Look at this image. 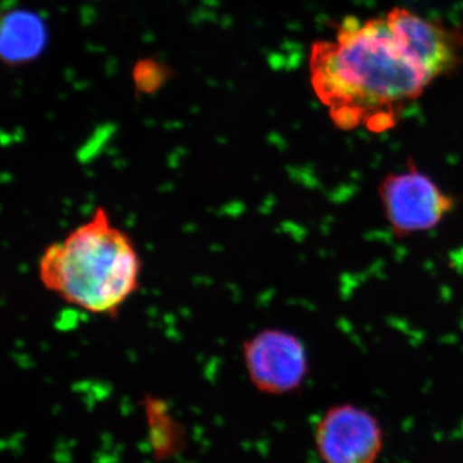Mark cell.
<instances>
[{"label":"cell","mask_w":463,"mask_h":463,"mask_svg":"<svg viewBox=\"0 0 463 463\" xmlns=\"http://www.w3.org/2000/svg\"><path fill=\"white\" fill-rule=\"evenodd\" d=\"M39 279L69 306L115 317L141 283L142 259L130 234L105 207L43 251Z\"/></svg>","instance_id":"obj_2"},{"label":"cell","mask_w":463,"mask_h":463,"mask_svg":"<svg viewBox=\"0 0 463 463\" xmlns=\"http://www.w3.org/2000/svg\"><path fill=\"white\" fill-rule=\"evenodd\" d=\"M5 25H7L5 26V35H8V39H3V53L8 56L11 63L30 60L42 50L44 30L41 21L33 14L24 12L9 14Z\"/></svg>","instance_id":"obj_7"},{"label":"cell","mask_w":463,"mask_h":463,"mask_svg":"<svg viewBox=\"0 0 463 463\" xmlns=\"http://www.w3.org/2000/svg\"><path fill=\"white\" fill-rule=\"evenodd\" d=\"M313 440L321 463H379L385 431L379 417L367 408L339 403L317 420Z\"/></svg>","instance_id":"obj_4"},{"label":"cell","mask_w":463,"mask_h":463,"mask_svg":"<svg viewBox=\"0 0 463 463\" xmlns=\"http://www.w3.org/2000/svg\"><path fill=\"white\" fill-rule=\"evenodd\" d=\"M310 81L332 121L374 133L397 124L405 106L435 80L386 14L347 17L332 41L313 44Z\"/></svg>","instance_id":"obj_1"},{"label":"cell","mask_w":463,"mask_h":463,"mask_svg":"<svg viewBox=\"0 0 463 463\" xmlns=\"http://www.w3.org/2000/svg\"><path fill=\"white\" fill-rule=\"evenodd\" d=\"M173 76L172 69L157 58L146 57L137 61L132 78L134 90L142 96H151L165 87Z\"/></svg>","instance_id":"obj_8"},{"label":"cell","mask_w":463,"mask_h":463,"mask_svg":"<svg viewBox=\"0 0 463 463\" xmlns=\"http://www.w3.org/2000/svg\"><path fill=\"white\" fill-rule=\"evenodd\" d=\"M246 373L258 392L288 395L303 388L309 376V356L297 335L267 328L243 343Z\"/></svg>","instance_id":"obj_5"},{"label":"cell","mask_w":463,"mask_h":463,"mask_svg":"<svg viewBox=\"0 0 463 463\" xmlns=\"http://www.w3.org/2000/svg\"><path fill=\"white\" fill-rule=\"evenodd\" d=\"M377 191L386 221L398 239L434 230L457 206L455 197L413 163L401 172L386 174Z\"/></svg>","instance_id":"obj_3"},{"label":"cell","mask_w":463,"mask_h":463,"mask_svg":"<svg viewBox=\"0 0 463 463\" xmlns=\"http://www.w3.org/2000/svg\"><path fill=\"white\" fill-rule=\"evenodd\" d=\"M386 17L435 80L455 71L463 62V30L402 7L392 8Z\"/></svg>","instance_id":"obj_6"}]
</instances>
